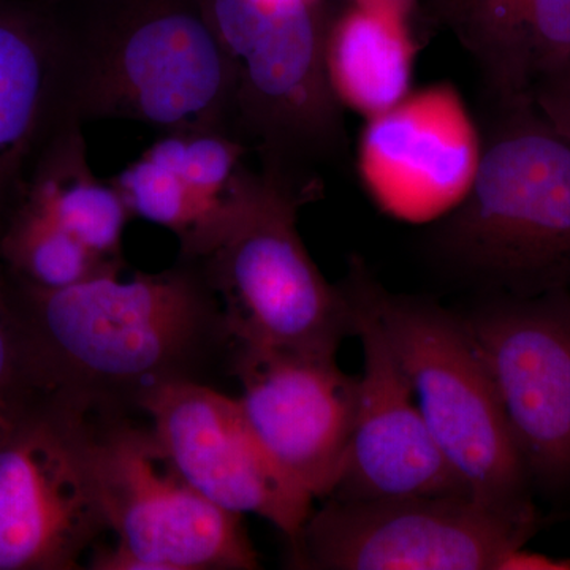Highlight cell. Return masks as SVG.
I'll list each match as a JSON object with an SVG mask.
<instances>
[{
  "label": "cell",
  "mask_w": 570,
  "mask_h": 570,
  "mask_svg": "<svg viewBox=\"0 0 570 570\" xmlns=\"http://www.w3.org/2000/svg\"><path fill=\"white\" fill-rule=\"evenodd\" d=\"M108 275L59 288L20 285L48 393L99 419L137 417L157 390L214 385L235 344L204 268L178 257L159 273Z\"/></svg>",
  "instance_id": "1"
},
{
  "label": "cell",
  "mask_w": 570,
  "mask_h": 570,
  "mask_svg": "<svg viewBox=\"0 0 570 570\" xmlns=\"http://www.w3.org/2000/svg\"><path fill=\"white\" fill-rule=\"evenodd\" d=\"M494 105L434 249L456 272L513 295L570 292V137L528 97Z\"/></svg>",
  "instance_id": "2"
},
{
  "label": "cell",
  "mask_w": 570,
  "mask_h": 570,
  "mask_svg": "<svg viewBox=\"0 0 570 570\" xmlns=\"http://www.w3.org/2000/svg\"><path fill=\"white\" fill-rule=\"evenodd\" d=\"M63 18L78 121L126 119L163 134L239 138L238 78L204 9L157 2Z\"/></svg>",
  "instance_id": "3"
},
{
  "label": "cell",
  "mask_w": 570,
  "mask_h": 570,
  "mask_svg": "<svg viewBox=\"0 0 570 570\" xmlns=\"http://www.w3.org/2000/svg\"><path fill=\"white\" fill-rule=\"evenodd\" d=\"M313 194L247 168L234 223L197 258L235 348L336 355L341 341L354 335L346 291L326 283L296 230L299 206Z\"/></svg>",
  "instance_id": "4"
},
{
  "label": "cell",
  "mask_w": 570,
  "mask_h": 570,
  "mask_svg": "<svg viewBox=\"0 0 570 570\" xmlns=\"http://www.w3.org/2000/svg\"><path fill=\"white\" fill-rule=\"evenodd\" d=\"M373 302L428 431L469 498L534 515L523 456L464 321L430 303L389 295L374 281Z\"/></svg>",
  "instance_id": "5"
},
{
  "label": "cell",
  "mask_w": 570,
  "mask_h": 570,
  "mask_svg": "<svg viewBox=\"0 0 570 570\" xmlns=\"http://www.w3.org/2000/svg\"><path fill=\"white\" fill-rule=\"evenodd\" d=\"M94 468L110 547L91 570H255L243 515L213 504L184 479L151 425L96 417Z\"/></svg>",
  "instance_id": "6"
},
{
  "label": "cell",
  "mask_w": 570,
  "mask_h": 570,
  "mask_svg": "<svg viewBox=\"0 0 570 570\" xmlns=\"http://www.w3.org/2000/svg\"><path fill=\"white\" fill-rule=\"evenodd\" d=\"M96 417L45 395L0 430V570H77L108 531Z\"/></svg>",
  "instance_id": "7"
},
{
  "label": "cell",
  "mask_w": 570,
  "mask_h": 570,
  "mask_svg": "<svg viewBox=\"0 0 570 570\" xmlns=\"http://www.w3.org/2000/svg\"><path fill=\"white\" fill-rule=\"evenodd\" d=\"M535 515L469 497L333 498L311 512L292 546L298 569L502 570L527 543Z\"/></svg>",
  "instance_id": "8"
},
{
  "label": "cell",
  "mask_w": 570,
  "mask_h": 570,
  "mask_svg": "<svg viewBox=\"0 0 570 570\" xmlns=\"http://www.w3.org/2000/svg\"><path fill=\"white\" fill-rule=\"evenodd\" d=\"M528 475L570 485V292L515 295L464 321Z\"/></svg>",
  "instance_id": "9"
},
{
  "label": "cell",
  "mask_w": 570,
  "mask_h": 570,
  "mask_svg": "<svg viewBox=\"0 0 570 570\" xmlns=\"http://www.w3.org/2000/svg\"><path fill=\"white\" fill-rule=\"evenodd\" d=\"M362 341L363 374L346 466L333 498L469 497L422 417L414 390L373 302V281L354 262L343 285Z\"/></svg>",
  "instance_id": "10"
},
{
  "label": "cell",
  "mask_w": 570,
  "mask_h": 570,
  "mask_svg": "<svg viewBox=\"0 0 570 570\" xmlns=\"http://www.w3.org/2000/svg\"><path fill=\"white\" fill-rule=\"evenodd\" d=\"M141 415L198 493L228 512L269 521L294 546L314 498L269 455L239 397L183 382L146 397Z\"/></svg>",
  "instance_id": "11"
},
{
  "label": "cell",
  "mask_w": 570,
  "mask_h": 570,
  "mask_svg": "<svg viewBox=\"0 0 570 570\" xmlns=\"http://www.w3.org/2000/svg\"><path fill=\"white\" fill-rule=\"evenodd\" d=\"M230 374L255 434L314 499L332 497L354 433L358 377L335 355L235 348Z\"/></svg>",
  "instance_id": "12"
},
{
  "label": "cell",
  "mask_w": 570,
  "mask_h": 570,
  "mask_svg": "<svg viewBox=\"0 0 570 570\" xmlns=\"http://www.w3.org/2000/svg\"><path fill=\"white\" fill-rule=\"evenodd\" d=\"M70 122L80 121L62 13L51 3L0 0V228L41 154Z\"/></svg>",
  "instance_id": "13"
},
{
  "label": "cell",
  "mask_w": 570,
  "mask_h": 570,
  "mask_svg": "<svg viewBox=\"0 0 570 570\" xmlns=\"http://www.w3.org/2000/svg\"><path fill=\"white\" fill-rule=\"evenodd\" d=\"M363 168L381 200L397 213L422 214L463 197L478 163V146L453 107L401 102L370 118ZM461 200V198H460Z\"/></svg>",
  "instance_id": "14"
},
{
  "label": "cell",
  "mask_w": 570,
  "mask_h": 570,
  "mask_svg": "<svg viewBox=\"0 0 570 570\" xmlns=\"http://www.w3.org/2000/svg\"><path fill=\"white\" fill-rule=\"evenodd\" d=\"M20 202L116 264L126 265L122 235L132 213L111 181L96 178L88 163L82 124L52 138L33 168Z\"/></svg>",
  "instance_id": "15"
},
{
  "label": "cell",
  "mask_w": 570,
  "mask_h": 570,
  "mask_svg": "<svg viewBox=\"0 0 570 570\" xmlns=\"http://www.w3.org/2000/svg\"><path fill=\"white\" fill-rule=\"evenodd\" d=\"M406 21L354 2L332 20L326 39V73L340 104L373 116L404 102L411 82Z\"/></svg>",
  "instance_id": "16"
},
{
  "label": "cell",
  "mask_w": 570,
  "mask_h": 570,
  "mask_svg": "<svg viewBox=\"0 0 570 570\" xmlns=\"http://www.w3.org/2000/svg\"><path fill=\"white\" fill-rule=\"evenodd\" d=\"M0 261L18 283L59 291L108 275L126 265L108 261L78 242L31 205L20 202L0 228Z\"/></svg>",
  "instance_id": "17"
},
{
  "label": "cell",
  "mask_w": 570,
  "mask_h": 570,
  "mask_svg": "<svg viewBox=\"0 0 570 570\" xmlns=\"http://www.w3.org/2000/svg\"><path fill=\"white\" fill-rule=\"evenodd\" d=\"M538 0H442L434 7L482 67L494 99L505 96L513 59Z\"/></svg>",
  "instance_id": "18"
},
{
  "label": "cell",
  "mask_w": 570,
  "mask_h": 570,
  "mask_svg": "<svg viewBox=\"0 0 570 570\" xmlns=\"http://www.w3.org/2000/svg\"><path fill=\"white\" fill-rule=\"evenodd\" d=\"M45 395L20 285L0 261V430Z\"/></svg>",
  "instance_id": "19"
},
{
  "label": "cell",
  "mask_w": 570,
  "mask_h": 570,
  "mask_svg": "<svg viewBox=\"0 0 570 570\" xmlns=\"http://www.w3.org/2000/svg\"><path fill=\"white\" fill-rule=\"evenodd\" d=\"M568 61L570 0H538L521 32L508 92L494 100L527 97L535 80Z\"/></svg>",
  "instance_id": "20"
},
{
  "label": "cell",
  "mask_w": 570,
  "mask_h": 570,
  "mask_svg": "<svg viewBox=\"0 0 570 570\" xmlns=\"http://www.w3.org/2000/svg\"><path fill=\"white\" fill-rule=\"evenodd\" d=\"M502 570H570V560H557L521 547L509 554Z\"/></svg>",
  "instance_id": "21"
},
{
  "label": "cell",
  "mask_w": 570,
  "mask_h": 570,
  "mask_svg": "<svg viewBox=\"0 0 570 570\" xmlns=\"http://www.w3.org/2000/svg\"><path fill=\"white\" fill-rule=\"evenodd\" d=\"M354 2L373 7V9L387 11V13L401 18V20L407 21L409 13H411L415 0H354Z\"/></svg>",
  "instance_id": "22"
},
{
  "label": "cell",
  "mask_w": 570,
  "mask_h": 570,
  "mask_svg": "<svg viewBox=\"0 0 570 570\" xmlns=\"http://www.w3.org/2000/svg\"><path fill=\"white\" fill-rule=\"evenodd\" d=\"M441 2H442V0H433V6H434V7H436V6H439V3H441Z\"/></svg>",
  "instance_id": "23"
}]
</instances>
